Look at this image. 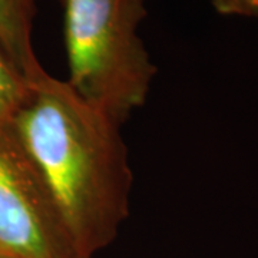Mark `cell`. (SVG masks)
<instances>
[{
  "label": "cell",
  "mask_w": 258,
  "mask_h": 258,
  "mask_svg": "<svg viewBox=\"0 0 258 258\" xmlns=\"http://www.w3.org/2000/svg\"><path fill=\"white\" fill-rule=\"evenodd\" d=\"M53 198L78 258H93L128 218L132 171L120 125L46 74L6 125Z\"/></svg>",
  "instance_id": "obj_1"
},
{
  "label": "cell",
  "mask_w": 258,
  "mask_h": 258,
  "mask_svg": "<svg viewBox=\"0 0 258 258\" xmlns=\"http://www.w3.org/2000/svg\"><path fill=\"white\" fill-rule=\"evenodd\" d=\"M66 83L122 125L147 101L157 66L138 35L145 0H62Z\"/></svg>",
  "instance_id": "obj_2"
},
{
  "label": "cell",
  "mask_w": 258,
  "mask_h": 258,
  "mask_svg": "<svg viewBox=\"0 0 258 258\" xmlns=\"http://www.w3.org/2000/svg\"><path fill=\"white\" fill-rule=\"evenodd\" d=\"M0 258H78L52 195L6 125L0 126Z\"/></svg>",
  "instance_id": "obj_3"
},
{
  "label": "cell",
  "mask_w": 258,
  "mask_h": 258,
  "mask_svg": "<svg viewBox=\"0 0 258 258\" xmlns=\"http://www.w3.org/2000/svg\"><path fill=\"white\" fill-rule=\"evenodd\" d=\"M36 0H0V49L29 82L46 74L32 43Z\"/></svg>",
  "instance_id": "obj_4"
},
{
  "label": "cell",
  "mask_w": 258,
  "mask_h": 258,
  "mask_svg": "<svg viewBox=\"0 0 258 258\" xmlns=\"http://www.w3.org/2000/svg\"><path fill=\"white\" fill-rule=\"evenodd\" d=\"M30 92V82L0 49V126L8 125Z\"/></svg>",
  "instance_id": "obj_5"
},
{
  "label": "cell",
  "mask_w": 258,
  "mask_h": 258,
  "mask_svg": "<svg viewBox=\"0 0 258 258\" xmlns=\"http://www.w3.org/2000/svg\"><path fill=\"white\" fill-rule=\"evenodd\" d=\"M221 15L258 18V0H210Z\"/></svg>",
  "instance_id": "obj_6"
},
{
  "label": "cell",
  "mask_w": 258,
  "mask_h": 258,
  "mask_svg": "<svg viewBox=\"0 0 258 258\" xmlns=\"http://www.w3.org/2000/svg\"><path fill=\"white\" fill-rule=\"evenodd\" d=\"M60 2H62V0H60Z\"/></svg>",
  "instance_id": "obj_7"
}]
</instances>
